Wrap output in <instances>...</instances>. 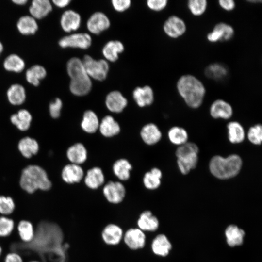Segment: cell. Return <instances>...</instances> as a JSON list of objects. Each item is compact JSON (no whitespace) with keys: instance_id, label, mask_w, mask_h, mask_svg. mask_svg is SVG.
Returning <instances> with one entry per match:
<instances>
[{"instance_id":"obj_37","label":"cell","mask_w":262,"mask_h":262,"mask_svg":"<svg viewBox=\"0 0 262 262\" xmlns=\"http://www.w3.org/2000/svg\"><path fill=\"white\" fill-rule=\"evenodd\" d=\"M18 235L21 240L25 243L32 242L35 236V232L33 224L29 221H20L17 226Z\"/></svg>"},{"instance_id":"obj_42","label":"cell","mask_w":262,"mask_h":262,"mask_svg":"<svg viewBox=\"0 0 262 262\" xmlns=\"http://www.w3.org/2000/svg\"><path fill=\"white\" fill-rule=\"evenodd\" d=\"M15 204L10 196H0V213L3 215L11 214L15 210Z\"/></svg>"},{"instance_id":"obj_9","label":"cell","mask_w":262,"mask_h":262,"mask_svg":"<svg viewBox=\"0 0 262 262\" xmlns=\"http://www.w3.org/2000/svg\"><path fill=\"white\" fill-rule=\"evenodd\" d=\"M91 36L86 33L72 34L62 38L59 44L62 48H75L86 49L91 45Z\"/></svg>"},{"instance_id":"obj_10","label":"cell","mask_w":262,"mask_h":262,"mask_svg":"<svg viewBox=\"0 0 262 262\" xmlns=\"http://www.w3.org/2000/svg\"><path fill=\"white\" fill-rule=\"evenodd\" d=\"M163 29L167 35L172 38H177L186 32L184 21L177 16L172 15L164 23Z\"/></svg>"},{"instance_id":"obj_12","label":"cell","mask_w":262,"mask_h":262,"mask_svg":"<svg viewBox=\"0 0 262 262\" xmlns=\"http://www.w3.org/2000/svg\"><path fill=\"white\" fill-rule=\"evenodd\" d=\"M110 22L106 15L97 12L91 16L87 22L88 30L92 33L98 34L107 29Z\"/></svg>"},{"instance_id":"obj_48","label":"cell","mask_w":262,"mask_h":262,"mask_svg":"<svg viewBox=\"0 0 262 262\" xmlns=\"http://www.w3.org/2000/svg\"><path fill=\"white\" fill-rule=\"evenodd\" d=\"M130 0H113L112 3L114 9L118 12H123L127 9L131 5Z\"/></svg>"},{"instance_id":"obj_16","label":"cell","mask_w":262,"mask_h":262,"mask_svg":"<svg viewBox=\"0 0 262 262\" xmlns=\"http://www.w3.org/2000/svg\"><path fill=\"white\" fill-rule=\"evenodd\" d=\"M81 16L77 12L69 10L66 11L61 17V26L64 31L70 32L77 30L81 24Z\"/></svg>"},{"instance_id":"obj_45","label":"cell","mask_w":262,"mask_h":262,"mask_svg":"<svg viewBox=\"0 0 262 262\" xmlns=\"http://www.w3.org/2000/svg\"><path fill=\"white\" fill-rule=\"evenodd\" d=\"M249 141L254 145H259L262 141V127L261 124H256L250 128L247 133Z\"/></svg>"},{"instance_id":"obj_49","label":"cell","mask_w":262,"mask_h":262,"mask_svg":"<svg viewBox=\"0 0 262 262\" xmlns=\"http://www.w3.org/2000/svg\"><path fill=\"white\" fill-rule=\"evenodd\" d=\"M218 3L222 8L227 11H232L235 7V1L233 0H219Z\"/></svg>"},{"instance_id":"obj_56","label":"cell","mask_w":262,"mask_h":262,"mask_svg":"<svg viewBox=\"0 0 262 262\" xmlns=\"http://www.w3.org/2000/svg\"><path fill=\"white\" fill-rule=\"evenodd\" d=\"M29 262H40L37 261H30Z\"/></svg>"},{"instance_id":"obj_11","label":"cell","mask_w":262,"mask_h":262,"mask_svg":"<svg viewBox=\"0 0 262 262\" xmlns=\"http://www.w3.org/2000/svg\"><path fill=\"white\" fill-rule=\"evenodd\" d=\"M159 225L157 217L151 211L147 210L142 211L136 220V227L146 233L156 231Z\"/></svg>"},{"instance_id":"obj_21","label":"cell","mask_w":262,"mask_h":262,"mask_svg":"<svg viewBox=\"0 0 262 262\" xmlns=\"http://www.w3.org/2000/svg\"><path fill=\"white\" fill-rule=\"evenodd\" d=\"M66 155L72 164L79 165L86 161L87 152L84 145L79 143L75 144L68 148Z\"/></svg>"},{"instance_id":"obj_27","label":"cell","mask_w":262,"mask_h":262,"mask_svg":"<svg viewBox=\"0 0 262 262\" xmlns=\"http://www.w3.org/2000/svg\"><path fill=\"white\" fill-rule=\"evenodd\" d=\"M19 32L24 35L34 34L38 29V25L35 19L32 16H21L17 23Z\"/></svg>"},{"instance_id":"obj_20","label":"cell","mask_w":262,"mask_h":262,"mask_svg":"<svg viewBox=\"0 0 262 262\" xmlns=\"http://www.w3.org/2000/svg\"><path fill=\"white\" fill-rule=\"evenodd\" d=\"M140 134L144 142L149 145L155 144L162 137L161 131L153 123L145 125L141 131Z\"/></svg>"},{"instance_id":"obj_35","label":"cell","mask_w":262,"mask_h":262,"mask_svg":"<svg viewBox=\"0 0 262 262\" xmlns=\"http://www.w3.org/2000/svg\"><path fill=\"white\" fill-rule=\"evenodd\" d=\"M131 168L132 166L131 164L125 159L117 160L113 166L114 174L122 180H126L129 179Z\"/></svg>"},{"instance_id":"obj_22","label":"cell","mask_w":262,"mask_h":262,"mask_svg":"<svg viewBox=\"0 0 262 262\" xmlns=\"http://www.w3.org/2000/svg\"><path fill=\"white\" fill-rule=\"evenodd\" d=\"M98 128L102 135L106 137L116 135L120 131L119 124L110 115H106L102 119Z\"/></svg>"},{"instance_id":"obj_14","label":"cell","mask_w":262,"mask_h":262,"mask_svg":"<svg viewBox=\"0 0 262 262\" xmlns=\"http://www.w3.org/2000/svg\"><path fill=\"white\" fill-rule=\"evenodd\" d=\"M210 113L214 118L227 119L231 117L233 110L230 104L223 99H218L211 104Z\"/></svg>"},{"instance_id":"obj_33","label":"cell","mask_w":262,"mask_h":262,"mask_svg":"<svg viewBox=\"0 0 262 262\" xmlns=\"http://www.w3.org/2000/svg\"><path fill=\"white\" fill-rule=\"evenodd\" d=\"M162 173L158 168H153L150 171L147 172L143 178V183L146 188L149 190H155L161 184V179Z\"/></svg>"},{"instance_id":"obj_43","label":"cell","mask_w":262,"mask_h":262,"mask_svg":"<svg viewBox=\"0 0 262 262\" xmlns=\"http://www.w3.org/2000/svg\"><path fill=\"white\" fill-rule=\"evenodd\" d=\"M14 228V222L12 219L5 216L0 217V237L9 236Z\"/></svg>"},{"instance_id":"obj_51","label":"cell","mask_w":262,"mask_h":262,"mask_svg":"<svg viewBox=\"0 0 262 262\" xmlns=\"http://www.w3.org/2000/svg\"><path fill=\"white\" fill-rule=\"evenodd\" d=\"M53 3L57 6L63 8L66 6L69 2L71 1L70 0H53Z\"/></svg>"},{"instance_id":"obj_46","label":"cell","mask_w":262,"mask_h":262,"mask_svg":"<svg viewBox=\"0 0 262 262\" xmlns=\"http://www.w3.org/2000/svg\"><path fill=\"white\" fill-rule=\"evenodd\" d=\"M62 107V102L59 98H56L54 101L49 104V110L51 116L54 118H57L60 115L61 110Z\"/></svg>"},{"instance_id":"obj_7","label":"cell","mask_w":262,"mask_h":262,"mask_svg":"<svg viewBox=\"0 0 262 262\" xmlns=\"http://www.w3.org/2000/svg\"><path fill=\"white\" fill-rule=\"evenodd\" d=\"M124 230L118 224L109 223L105 225L100 232L102 241L105 245L115 246L119 245L123 240Z\"/></svg>"},{"instance_id":"obj_4","label":"cell","mask_w":262,"mask_h":262,"mask_svg":"<svg viewBox=\"0 0 262 262\" xmlns=\"http://www.w3.org/2000/svg\"><path fill=\"white\" fill-rule=\"evenodd\" d=\"M20 185L28 193H33L37 189L49 190L51 187L45 170L35 165H29L23 170Z\"/></svg>"},{"instance_id":"obj_15","label":"cell","mask_w":262,"mask_h":262,"mask_svg":"<svg viewBox=\"0 0 262 262\" xmlns=\"http://www.w3.org/2000/svg\"><path fill=\"white\" fill-rule=\"evenodd\" d=\"M105 104L110 111L118 113L127 106V100L119 91H113L106 96Z\"/></svg>"},{"instance_id":"obj_8","label":"cell","mask_w":262,"mask_h":262,"mask_svg":"<svg viewBox=\"0 0 262 262\" xmlns=\"http://www.w3.org/2000/svg\"><path fill=\"white\" fill-rule=\"evenodd\" d=\"M126 194L124 186L119 182L109 181L103 188L106 200L112 204H118L124 199Z\"/></svg>"},{"instance_id":"obj_44","label":"cell","mask_w":262,"mask_h":262,"mask_svg":"<svg viewBox=\"0 0 262 262\" xmlns=\"http://www.w3.org/2000/svg\"><path fill=\"white\" fill-rule=\"evenodd\" d=\"M198 147L197 145L192 142H186L179 147L176 151L177 158L192 154H198Z\"/></svg>"},{"instance_id":"obj_39","label":"cell","mask_w":262,"mask_h":262,"mask_svg":"<svg viewBox=\"0 0 262 262\" xmlns=\"http://www.w3.org/2000/svg\"><path fill=\"white\" fill-rule=\"evenodd\" d=\"M168 136L170 142L177 145H181L187 142L188 135L183 128L175 126L168 131Z\"/></svg>"},{"instance_id":"obj_32","label":"cell","mask_w":262,"mask_h":262,"mask_svg":"<svg viewBox=\"0 0 262 262\" xmlns=\"http://www.w3.org/2000/svg\"><path fill=\"white\" fill-rule=\"evenodd\" d=\"M198 162V154H193L177 158V164L180 172L186 175L195 168Z\"/></svg>"},{"instance_id":"obj_50","label":"cell","mask_w":262,"mask_h":262,"mask_svg":"<svg viewBox=\"0 0 262 262\" xmlns=\"http://www.w3.org/2000/svg\"><path fill=\"white\" fill-rule=\"evenodd\" d=\"M4 262H23V260L18 253L11 252L6 255Z\"/></svg>"},{"instance_id":"obj_36","label":"cell","mask_w":262,"mask_h":262,"mask_svg":"<svg viewBox=\"0 0 262 262\" xmlns=\"http://www.w3.org/2000/svg\"><path fill=\"white\" fill-rule=\"evenodd\" d=\"M47 74L45 68L42 66L35 65L27 69L26 78L27 82L34 86H38L40 80L44 79Z\"/></svg>"},{"instance_id":"obj_17","label":"cell","mask_w":262,"mask_h":262,"mask_svg":"<svg viewBox=\"0 0 262 262\" xmlns=\"http://www.w3.org/2000/svg\"><path fill=\"white\" fill-rule=\"evenodd\" d=\"M133 97L137 104L143 107L152 103L154 100V93L149 86L137 87L133 91Z\"/></svg>"},{"instance_id":"obj_30","label":"cell","mask_w":262,"mask_h":262,"mask_svg":"<svg viewBox=\"0 0 262 262\" xmlns=\"http://www.w3.org/2000/svg\"><path fill=\"white\" fill-rule=\"evenodd\" d=\"M7 96L9 101L12 104L20 105L24 102L26 98L25 90L21 85L13 84L8 89Z\"/></svg>"},{"instance_id":"obj_3","label":"cell","mask_w":262,"mask_h":262,"mask_svg":"<svg viewBox=\"0 0 262 262\" xmlns=\"http://www.w3.org/2000/svg\"><path fill=\"white\" fill-rule=\"evenodd\" d=\"M242 166V160L237 154L227 157L219 155L213 156L209 163V169L215 177L219 179H228L236 176Z\"/></svg>"},{"instance_id":"obj_28","label":"cell","mask_w":262,"mask_h":262,"mask_svg":"<svg viewBox=\"0 0 262 262\" xmlns=\"http://www.w3.org/2000/svg\"><path fill=\"white\" fill-rule=\"evenodd\" d=\"M99 121L96 114L91 110H87L83 115L81 127L86 132L93 133L99 128Z\"/></svg>"},{"instance_id":"obj_1","label":"cell","mask_w":262,"mask_h":262,"mask_svg":"<svg viewBox=\"0 0 262 262\" xmlns=\"http://www.w3.org/2000/svg\"><path fill=\"white\" fill-rule=\"evenodd\" d=\"M178 92L186 104L192 108H197L202 104L206 93L202 82L195 76L183 75L177 82Z\"/></svg>"},{"instance_id":"obj_6","label":"cell","mask_w":262,"mask_h":262,"mask_svg":"<svg viewBox=\"0 0 262 262\" xmlns=\"http://www.w3.org/2000/svg\"><path fill=\"white\" fill-rule=\"evenodd\" d=\"M122 242L131 250H141L146 245V234L136 227H131L124 231Z\"/></svg>"},{"instance_id":"obj_41","label":"cell","mask_w":262,"mask_h":262,"mask_svg":"<svg viewBox=\"0 0 262 262\" xmlns=\"http://www.w3.org/2000/svg\"><path fill=\"white\" fill-rule=\"evenodd\" d=\"M188 8L195 16H200L204 14L207 7L206 0H189L187 2Z\"/></svg>"},{"instance_id":"obj_19","label":"cell","mask_w":262,"mask_h":262,"mask_svg":"<svg viewBox=\"0 0 262 262\" xmlns=\"http://www.w3.org/2000/svg\"><path fill=\"white\" fill-rule=\"evenodd\" d=\"M225 235L228 245L230 247H235L243 244L245 232L237 226L230 225L226 228Z\"/></svg>"},{"instance_id":"obj_29","label":"cell","mask_w":262,"mask_h":262,"mask_svg":"<svg viewBox=\"0 0 262 262\" xmlns=\"http://www.w3.org/2000/svg\"><path fill=\"white\" fill-rule=\"evenodd\" d=\"M10 119L12 123L18 129L24 131L29 128L32 117L29 111L21 109L17 114L13 115Z\"/></svg>"},{"instance_id":"obj_40","label":"cell","mask_w":262,"mask_h":262,"mask_svg":"<svg viewBox=\"0 0 262 262\" xmlns=\"http://www.w3.org/2000/svg\"><path fill=\"white\" fill-rule=\"evenodd\" d=\"M218 33L220 41H228L232 38L234 35L233 27L226 23L220 22L216 24L213 29Z\"/></svg>"},{"instance_id":"obj_5","label":"cell","mask_w":262,"mask_h":262,"mask_svg":"<svg viewBox=\"0 0 262 262\" xmlns=\"http://www.w3.org/2000/svg\"><path fill=\"white\" fill-rule=\"evenodd\" d=\"M86 73L90 78L98 81L104 80L109 71L108 62L103 59L96 60L88 55L82 60Z\"/></svg>"},{"instance_id":"obj_24","label":"cell","mask_w":262,"mask_h":262,"mask_svg":"<svg viewBox=\"0 0 262 262\" xmlns=\"http://www.w3.org/2000/svg\"><path fill=\"white\" fill-rule=\"evenodd\" d=\"M104 181V174L102 170L98 167H94L88 170L84 178L86 186L91 189H98Z\"/></svg>"},{"instance_id":"obj_34","label":"cell","mask_w":262,"mask_h":262,"mask_svg":"<svg viewBox=\"0 0 262 262\" xmlns=\"http://www.w3.org/2000/svg\"><path fill=\"white\" fill-rule=\"evenodd\" d=\"M204 73L208 78L219 80L227 76L228 70L223 64L215 63L208 66L205 69Z\"/></svg>"},{"instance_id":"obj_18","label":"cell","mask_w":262,"mask_h":262,"mask_svg":"<svg viewBox=\"0 0 262 262\" xmlns=\"http://www.w3.org/2000/svg\"><path fill=\"white\" fill-rule=\"evenodd\" d=\"M83 171L79 165L71 164L64 167L62 178L66 182L72 184L80 182L83 177Z\"/></svg>"},{"instance_id":"obj_25","label":"cell","mask_w":262,"mask_h":262,"mask_svg":"<svg viewBox=\"0 0 262 262\" xmlns=\"http://www.w3.org/2000/svg\"><path fill=\"white\" fill-rule=\"evenodd\" d=\"M123 44L117 40H112L107 42L102 49L104 57L109 61L115 62L118 58V54L124 50Z\"/></svg>"},{"instance_id":"obj_31","label":"cell","mask_w":262,"mask_h":262,"mask_svg":"<svg viewBox=\"0 0 262 262\" xmlns=\"http://www.w3.org/2000/svg\"><path fill=\"white\" fill-rule=\"evenodd\" d=\"M228 138L233 144L241 143L245 139V133L243 126L238 122L232 121L227 125Z\"/></svg>"},{"instance_id":"obj_38","label":"cell","mask_w":262,"mask_h":262,"mask_svg":"<svg viewBox=\"0 0 262 262\" xmlns=\"http://www.w3.org/2000/svg\"><path fill=\"white\" fill-rule=\"evenodd\" d=\"M24 60L18 55L12 54L7 56L3 62L5 69L9 71L20 72L25 67Z\"/></svg>"},{"instance_id":"obj_13","label":"cell","mask_w":262,"mask_h":262,"mask_svg":"<svg viewBox=\"0 0 262 262\" xmlns=\"http://www.w3.org/2000/svg\"><path fill=\"white\" fill-rule=\"evenodd\" d=\"M152 253L159 257L167 256L172 249V244L164 234H159L152 239L151 245Z\"/></svg>"},{"instance_id":"obj_47","label":"cell","mask_w":262,"mask_h":262,"mask_svg":"<svg viewBox=\"0 0 262 262\" xmlns=\"http://www.w3.org/2000/svg\"><path fill=\"white\" fill-rule=\"evenodd\" d=\"M167 2V0H148L147 1V6L155 11H160L164 9Z\"/></svg>"},{"instance_id":"obj_52","label":"cell","mask_w":262,"mask_h":262,"mask_svg":"<svg viewBox=\"0 0 262 262\" xmlns=\"http://www.w3.org/2000/svg\"><path fill=\"white\" fill-rule=\"evenodd\" d=\"M12 1L16 4L23 5L25 4L27 2V0H13Z\"/></svg>"},{"instance_id":"obj_2","label":"cell","mask_w":262,"mask_h":262,"mask_svg":"<svg viewBox=\"0 0 262 262\" xmlns=\"http://www.w3.org/2000/svg\"><path fill=\"white\" fill-rule=\"evenodd\" d=\"M66 68L71 79L69 89L71 93L78 96L89 93L92 88V82L82 61L77 57L72 58L67 62Z\"/></svg>"},{"instance_id":"obj_23","label":"cell","mask_w":262,"mask_h":262,"mask_svg":"<svg viewBox=\"0 0 262 262\" xmlns=\"http://www.w3.org/2000/svg\"><path fill=\"white\" fill-rule=\"evenodd\" d=\"M51 10L52 6L49 0H33L29 8L32 16L35 19L44 17Z\"/></svg>"},{"instance_id":"obj_53","label":"cell","mask_w":262,"mask_h":262,"mask_svg":"<svg viewBox=\"0 0 262 262\" xmlns=\"http://www.w3.org/2000/svg\"><path fill=\"white\" fill-rule=\"evenodd\" d=\"M3 47L2 44L1 43V42H0V54H1V53L2 52L3 50Z\"/></svg>"},{"instance_id":"obj_54","label":"cell","mask_w":262,"mask_h":262,"mask_svg":"<svg viewBox=\"0 0 262 262\" xmlns=\"http://www.w3.org/2000/svg\"><path fill=\"white\" fill-rule=\"evenodd\" d=\"M248 2H262V0H248Z\"/></svg>"},{"instance_id":"obj_26","label":"cell","mask_w":262,"mask_h":262,"mask_svg":"<svg viewBox=\"0 0 262 262\" xmlns=\"http://www.w3.org/2000/svg\"><path fill=\"white\" fill-rule=\"evenodd\" d=\"M18 148L23 156L29 158L37 153L39 145L35 139L26 137L20 140Z\"/></svg>"},{"instance_id":"obj_55","label":"cell","mask_w":262,"mask_h":262,"mask_svg":"<svg viewBox=\"0 0 262 262\" xmlns=\"http://www.w3.org/2000/svg\"><path fill=\"white\" fill-rule=\"evenodd\" d=\"M1 252H2V248H1V246H0V257L1 256Z\"/></svg>"}]
</instances>
